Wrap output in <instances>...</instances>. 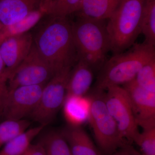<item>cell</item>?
Masks as SVG:
<instances>
[{"mask_svg":"<svg viewBox=\"0 0 155 155\" xmlns=\"http://www.w3.org/2000/svg\"><path fill=\"white\" fill-rule=\"evenodd\" d=\"M104 91L93 90L87 96L90 101L88 121L95 138L104 153L110 155L126 142L121 135L104 100Z\"/></svg>","mask_w":155,"mask_h":155,"instance_id":"5b68a950","label":"cell"},{"mask_svg":"<svg viewBox=\"0 0 155 155\" xmlns=\"http://www.w3.org/2000/svg\"><path fill=\"white\" fill-rule=\"evenodd\" d=\"M72 68L68 67L57 72L45 85L38 104L30 116L40 125L46 126L51 122L63 107Z\"/></svg>","mask_w":155,"mask_h":155,"instance_id":"8992f818","label":"cell"},{"mask_svg":"<svg viewBox=\"0 0 155 155\" xmlns=\"http://www.w3.org/2000/svg\"><path fill=\"white\" fill-rule=\"evenodd\" d=\"M144 0H121L108 19L107 29L110 51L114 55L125 51L135 43L141 33Z\"/></svg>","mask_w":155,"mask_h":155,"instance_id":"277c9868","label":"cell"},{"mask_svg":"<svg viewBox=\"0 0 155 155\" xmlns=\"http://www.w3.org/2000/svg\"><path fill=\"white\" fill-rule=\"evenodd\" d=\"M110 155H142L134 147L127 143Z\"/></svg>","mask_w":155,"mask_h":155,"instance_id":"cb8c5ba5","label":"cell"},{"mask_svg":"<svg viewBox=\"0 0 155 155\" xmlns=\"http://www.w3.org/2000/svg\"><path fill=\"white\" fill-rule=\"evenodd\" d=\"M45 125L27 129L12 138L0 150V155H22L28 149L31 142L42 130Z\"/></svg>","mask_w":155,"mask_h":155,"instance_id":"e0dca14e","label":"cell"},{"mask_svg":"<svg viewBox=\"0 0 155 155\" xmlns=\"http://www.w3.org/2000/svg\"><path fill=\"white\" fill-rule=\"evenodd\" d=\"M8 76L6 72L5 67L0 52V82L8 81Z\"/></svg>","mask_w":155,"mask_h":155,"instance_id":"484cf974","label":"cell"},{"mask_svg":"<svg viewBox=\"0 0 155 155\" xmlns=\"http://www.w3.org/2000/svg\"><path fill=\"white\" fill-rule=\"evenodd\" d=\"M61 132L72 155H102L81 126L69 125Z\"/></svg>","mask_w":155,"mask_h":155,"instance_id":"5bb4252c","label":"cell"},{"mask_svg":"<svg viewBox=\"0 0 155 155\" xmlns=\"http://www.w3.org/2000/svg\"><path fill=\"white\" fill-rule=\"evenodd\" d=\"M93 78L92 68L84 61L78 60L71 69L66 97L85 96L90 89Z\"/></svg>","mask_w":155,"mask_h":155,"instance_id":"4fadbf2b","label":"cell"},{"mask_svg":"<svg viewBox=\"0 0 155 155\" xmlns=\"http://www.w3.org/2000/svg\"><path fill=\"white\" fill-rule=\"evenodd\" d=\"M28 120H5L0 123V149L15 136L27 130L30 126Z\"/></svg>","mask_w":155,"mask_h":155,"instance_id":"44dd1931","label":"cell"},{"mask_svg":"<svg viewBox=\"0 0 155 155\" xmlns=\"http://www.w3.org/2000/svg\"><path fill=\"white\" fill-rule=\"evenodd\" d=\"M55 74L40 55L33 42L28 55L8 78V88L46 84Z\"/></svg>","mask_w":155,"mask_h":155,"instance_id":"ba28073f","label":"cell"},{"mask_svg":"<svg viewBox=\"0 0 155 155\" xmlns=\"http://www.w3.org/2000/svg\"><path fill=\"white\" fill-rule=\"evenodd\" d=\"M136 122L144 129L155 127V93L139 86L135 80L123 84Z\"/></svg>","mask_w":155,"mask_h":155,"instance_id":"30bf717a","label":"cell"},{"mask_svg":"<svg viewBox=\"0 0 155 155\" xmlns=\"http://www.w3.org/2000/svg\"><path fill=\"white\" fill-rule=\"evenodd\" d=\"M51 1V0H46L45 3V5H46L49 2H50V1Z\"/></svg>","mask_w":155,"mask_h":155,"instance_id":"83f0119b","label":"cell"},{"mask_svg":"<svg viewBox=\"0 0 155 155\" xmlns=\"http://www.w3.org/2000/svg\"><path fill=\"white\" fill-rule=\"evenodd\" d=\"M7 35V31L5 27L0 22V39Z\"/></svg>","mask_w":155,"mask_h":155,"instance_id":"4316f807","label":"cell"},{"mask_svg":"<svg viewBox=\"0 0 155 155\" xmlns=\"http://www.w3.org/2000/svg\"><path fill=\"white\" fill-rule=\"evenodd\" d=\"M106 91L105 103L121 136L128 143L134 142L140 132L127 92L123 87L118 85L110 87Z\"/></svg>","mask_w":155,"mask_h":155,"instance_id":"52a82bcc","label":"cell"},{"mask_svg":"<svg viewBox=\"0 0 155 155\" xmlns=\"http://www.w3.org/2000/svg\"><path fill=\"white\" fill-rule=\"evenodd\" d=\"M82 1V0H51L45 5V11L49 16L67 17L77 11Z\"/></svg>","mask_w":155,"mask_h":155,"instance_id":"ffe728a7","label":"cell"},{"mask_svg":"<svg viewBox=\"0 0 155 155\" xmlns=\"http://www.w3.org/2000/svg\"><path fill=\"white\" fill-rule=\"evenodd\" d=\"M39 142L44 148L46 155H72L61 131L50 130L43 136Z\"/></svg>","mask_w":155,"mask_h":155,"instance_id":"ac0fdd59","label":"cell"},{"mask_svg":"<svg viewBox=\"0 0 155 155\" xmlns=\"http://www.w3.org/2000/svg\"><path fill=\"white\" fill-rule=\"evenodd\" d=\"M22 155H46L44 148L40 142L31 144L28 149Z\"/></svg>","mask_w":155,"mask_h":155,"instance_id":"d4e9b609","label":"cell"},{"mask_svg":"<svg viewBox=\"0 0 155 155\" xmlns=\"http://www.w3.org/2000/svg\"><path fill=\"white\" fill-rule=\"evenodd\" d=\"M144 42L155 46V0H144L141 21Z\"/></svg>","mask_w":155,"mask_h":155,"instance_id":"d6986e66","label":"cell"},{"mask_svg":"<svg viewBox=\"0 0 155 155\" xmlns=\"http://www.w3.org/2000/svg\"><path fill=\"white\" fill-rule=\"evenodd\" d=\"M46 0H0V22L6 28L44 8Z\"/></svg>","mask_w":155,"mask_h":155,"instance_id":"7c38bea8","label":"cell"},{"mask_svg":"<svg viewBox=\"0 0 155 155\" xmlns=\"http://www.w3.org/2000/svg\"><path fill=\"white\" fill-rule=\"evenodd\" d=\"M45 85L8 89L3 104L2 118L5 120H19L30 116L38 104Z\"/></svg>","mask_w":155,"mask_h":155,"instance_id":"9c48e42d","label":"cell"},{"mask_svg":"<svg viewBox=\"0 0 155 155\" xmlns=\"http://www.w3.org/2000/svg\"><path fill=\"white\" fill-rule=\"evenodd\" d=\"M144 155H155V127L144 129L134 142Z\"/></svg>","mask_w":155,"mask_h":155,"instance_id":"603a6c76","label":"cell"},{"mask_svg":"<svg viewBox=\"0 0 155 155\" xmlns=\"http://www.w3.org/2000/svg\"><path fill=\"white\" fill-rule=\"evenodd\" d=\"M33 42V35L28 31L7 35L0 40V52L8 78L28 55Z\"/></svg>","mask_w":155,"mask_h":155,"instance_id":"8fae6325","label":"cell"},{"mask_svg":"<svg viewBox=\"0 0 155 155\" xmlns=\"http://www.w3.org/2000/svg\"><path fill=\"white\" fill-rule=\"evenodd\" d=\"M105 20L78 18L77 21L71 22L78 59L88 64L93 70L101 69L110 51Z\"/></svg>","mask_w":155,"mask_h":155,"instance_id":"3957f363","label":"cell"},{"mask_svg":"<svg viewBox=\"0 0 155 155\" xmlns=\"http://www.w3.org/2000/svg\"><path fill=\"white\" fill-rule=\"evenodd\" d=\"M121 0H82L74 14L78 18L105 20L113 14Z\"/></svg>","mask_w":155,"mask_h":155,"instance_id":"9a60e30c","label":"cell"},{"mask_svg":"<svg viewBox=\"0 0 155 155\" xmlns=\"http://www.w3.org/2000/svg\"><path fill=\"white\" fill-rule=\"evenodd\" d=\"M130 48L105 62L100 69L94 90L105 91L110 87L131 81L142 67L155 59L154 46L143 42L134 44Z\"/></svg>","mask_w":155,"mask_h":155,"instance_id":"7a4b0ae2","label":"cell"},{"mask_svg":"<svg viewBox=\"0 0 155 155\" xmlns=\"http://www.w3.org/2000/svg\"><path fill=\"white\" fill-rule=\"evenodd\" d=\"M85 96L66 97L63 106L64 115L69 125L81 126L88 120L90 101Z\"/></svg>","mask_w":155,"mask_h":155,"instance_id":"2e32d148","label":"cell"},{"mask_svg":"<svg viewBox=\"0 0 155 155\" xmlns=\"http://www.w3.org/2000/svg\"><path fill=\"white\" fill-rule=\"evenodd\" d=\"M49 17L33 36L34 45L56 73L73 67L78 59L71 22L67 17Z\"/></svg>","mask_w":155,"mask_h":155,"instance_id":"6da1fadb","label":"cell"},{"mask_svg":"<svg viewBox=\"0 0 155 155\" xmlns=\"http://www.w3.org/2000/svg\"><path fill=\"white\" fill-rule=\"evenodd\" d=\"M134 79L139 86L155 93V59L142 67Z\"/></svg>","mask_w":155,"mask_h":155,"instance_id":"7402d4cb","label":"cell"}]
</instances>
